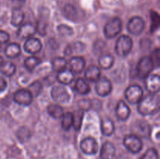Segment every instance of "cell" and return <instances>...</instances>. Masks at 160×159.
Returning <instances> with one entry per match:
<instances>
[{"instance_id":"42","label":"cell","mask_w":160,"mask_h":159,"mask_svg":"<svg viewBox=\"0 0 160 159\" xmlns=\"http://www.w3.org/2000/svg\"><path fill=\"white\" fill-rule=\"evenodd\" d=\"M7 87V82L3 77L0 76V93L4 91Z\"/></svg>"},{"instance_id":"37","label":"cell","mask_w":160,"mask_h":159,"mask_svg":"<svg viewBox=\"0 0 160 159\" xmlns=\"http://www.w3.org/2000/svg\"><path fill=\"white\" fill-rule=\"evenodd\" d=\"M57 31L60 35L62 37H66V36H71L73 34V28L70 26H67L66 24H60L57 26Z\"/></svg>"},{"instance_id":"31","label":"cell","mask_w":160,"mask_h":159,"mask_svg":"<svg viewBox=\"0 0 160 159\" xmlns=\"http://www.w3.org/2000/svg\"><path fill=\"white\" fill-rule=\"evenodd\" d=\"M61 121V127L64 130H69L73 126V117L72 112H67L62 115Z\"/></svg>"},{"instance_id":"38","label":"cell","mask_w":160,"mask_h":159,"mask_svg":"<svg viewBox=\"0 0 160 159\" xmlns=\"http://www.w3.org/2000/svg\"><path fill=\"white\" fill-rule=\"evenodd\" d=\"M139 159H159L157 150L153 147L149 148L142 157H139Z\"/></svg>"},{"instance_id":"18","label":"cell","mask_w":160,"mask_h":159,"mask_svg":"<svg viewBox=\"0 0 160 159\" xmlns=\"http://www.w3.org/2000/svg\"><path fill=\"white\" fill-rule=\"evenodd\" d=\"M101 71L99 67L95 65H92L88 67L84 71V78L90 82H96L100 78Z\"/></svg>"},{"instance_id":"2","label":"cell","mask_w":160,"mask_h":159,"mask_svg":"<svg viewBox=\"0 0 160 159\" xmlns=\"http://www.w3.org/2000/svg\"><path fill=\"white\" fill-rule=\"evenodd\" d=\"M122 23L121 19L119 17H114L106 23L105 25L103 33L106 38L111 39L117 37L122 31Z\"/></svg>"},{"instance_id":"13","label":"cell","mask_w":160,"mask_h":159,"mask_svg":"<svg viewBox=\"0 0 160 159\" xmlns=\"http://www.w3.org/2000/svg\"><path fill=\"white\" fill-rule=\"evenodd\" d=\"M145 87L150 94H156L160 89V77L158 74L149 75L145 78Z\"/></svg>"},{"instance_id":"23","label":"cell","mask_w":160,"mask_h":159,"mask_svg":"<svg viewBox=\"0 0 160 159\" xmlns=\"http://www.w3.org/2000/svg\"><path fill=\"white\" fill-rule=\"evenodd\" d=\"M48 11H47V12L45 13V15H44V13L42 12V16L39 18L38 21L37 25H36V30H37V32H38V34L42 36H45L47 33V26H48Z\"/></svg>"},{"instance_id":"29","label":"cell","mask_w":160,"mask_h":159,"mask_svg":"<svg viewBox=\"0 0 160 159\" xmlns=\"http://www.w3.org/2000/svg\"><path fill=\"white\" fill-rule=\"evenodd\" d=\"M67 62L65 58L63 57H56L53 59L52 62V67L54 72L59 73L62 70H65L67 67Z\"/></svg>"},{"instance_id":"32","label":"cell","mask_w":160,"mask_h":159,"mask_svg":"<svg viewBox=\"0 0 160 159\" xmlns=\"http://www.w3.org/2000/svg\"><path fill=\"white\" fill-rule=\"evenodd\" d=\"M84 112L83 110H78L75 111L73 113V129L75 130L78 131L80 130L81 127V125H82V121H83V117H84Z\"/></svg>"},{"instance_id":"43","label":"cell","mask_w":160,"mask_h":159,"mask_svg":"<svg viewBox=\"0 0 160 159\" xmlns=\"http://www.w3.org/2000/svg\"><path fill=\"white\" fill-rule=\"evenodd\" d=\"M4 59H3V58L2 57V56H0V66H1L2 65V64L3 63V62H4Z\"/></svg>"},{"instance_id":"17","label":"cell","mask_w":160,"mask_h":159,"mask_svg":"<svg viewBox=\"0 0 160 159\" xmlns=\"http://www.w3.org/2000/svg\"><path fill=\"white\" fill-rule=\"evenodd\" d=\"M116 148L112 143L109 141L105 142L102 144L100 151L101 159H112L115 157Z\"/></svg>"},{"instance_id":"8","label":"cell","mask_w":160,"mask_h":159,"mask_svg":"<svg viewBox=\"0 0 160 159\" xmlns=\"http://www.w3.org/2000/svg\"><path fill=\"white\" fill-rule=\"evenodd\" d=\"M51 96L59 104H66L70 101V94L64 86H55L51 90Z\"/></svg>"},{"instance_id":"12","label":"cell","mask_w":160,"mask_h":159,"mask_svg":"<svg viewBox=\"0 0 160 159\" xmlns=\"http://www.w3.org/2000/svg\"><path fill=\"white\" fill-rule=\"evenodd\" d=\"M42 44L41 41L38 38L36 37H30L23 45V49L26 52L29 53V54H37L39 51L42 50Z\"/></svg>"},{"instance_id":"20","label":"cell","mask_w":160,"mask_h":159,"mask_svg":"<svg viewBox=\"0 0 160 159\" xmlns=\"http://www.w3.org/2000/svg\"><path fill=\"white\" fill-rule=\"evenodd\" d=\"M5 55L9 59H15L18 57L21 52L20 45L17 43H10L5 48Z\"/></svg>"},{"instance_id":"30","label":"cell","mask_w":160,"mask_h":159,"mask_svg":"<svg viewBox=\"0 0 160 159\" xmlns=\"http://www.w3.org/2000/svg\"><path fill=\"white\" fill-rule=\"evenodd\" d=\"M135 131L141 137H147L149 136L150 132H151V128L148 123L144 121H141L136 125Z\"/></svg>"},{"instance_id":"45","label":"cell","mask_w":160,"mask_h":159,"mask_svg":"<svg viewBox=\"0 0 160 159\" xmlns=\"http://www.w3.org/2000/svg\"><path fill=\"white\" fill-rule=\"evenodd\" d=\"M0 52H1V46H0Z\"/></svg>"},{"instance_id":"3","label":"cell","mask_w":160,"mask_h":159,"mask_svg":"<svg viewBox=\"0 0 160 159\" xmlns=\"http://www.w3.org/2000/svg\"><path fill=\"white\" fill-rule=\"evenodd\" d=\"M133 48V41L128 35H122L117 39L115 45V51L120 57L127 56Z\"/></svg>"},{"instance_id":"21","label":"cell","mask_w":160,"mask_h":159,"mask_svg":"<svg viewBox=\"0 0 160 159\" xmlns=\"http://www.w3.org/2000/svg\"><path fill=\"white\" fill-rule=\"evenodd\" d=\"M101 130L103 135L106 137H110L115 130L113 121L109 118L103 119L101 123Z\"/></svg>"},{"instance_id":"15","label":"cell","mask_w":160,"mask_h":159,"mask_svg":"<svg viewBox=\"0 0 160 159\" xmlns=\"http://www.w3.org/2000/svg\"><path fill=\"white\" fill-rule=\"evenodd\" d=\"M37 32L36 26L31 23H27L24 24H21L20 26L18 31H17V35L20 38H30L32 37L35 33Z\"/></svg>"},{"instance_id":"16","label":"cell","mask_w":160,"mask_h":159,"mask_svg":"<svg viewBox=\"0 0 160 159\" xmlns=\"http://www.w3.org/2000/svg\"><path fill=\"white\" fill-rule=\"evenodd\" d=\"M130 114H131V109L126 102L123 100L119 101L116 107V115L117 118L122 121H126L129 118Z\"/></svg>"},{"instance_id":"44","label":"cell","mask_w":160,"mask_h":159,"mask_svg":"<svg viewBox=\"0 0 160 159\" xmlns=\"http://www.w3.org/2000/svg\"><path fill=\"white\" fill-rule=\"evenodd\" d=\"M118 159H128L126 157H122V156H120V157H119Z\"/></svg>"},{"instance_id":"7","label":"cell","mask_w":160,"mask_h":159,"mask_svg":"<svg viewBox=\"0 0 160 159\" xmlns=\"http://www.w3.org/2000/svg\"><path fill=\"white\" fill-rule=\"evenodd\" d=\"M145 26V21L142 17H133L128 21V31L132 35L138 36L143 32Z\"/></svg>"},{"instance_id":"6","label":"cell","mask_w":160,"mask_h":159,"mask_svg":"<svg viewBox=\"0 0 160 159\" xmlns=\"http://www.w3.org/2000/svg\"><path fill=\"white\" fill-rule=\"evenodd\" d=\"M124 96L127 101L131 104H138L143 98V90L138 85L129 86L124 92Z\"/></svg>"},{"instance_id":"4","label":"cell","mask_w":160,"mask_h":159,"mask_svg":"<svg viewBox=\"0 0 160 159\" xmlns=\"http://www.w3.org/2000/svg\"><path fill=\"white\" fill-rule=\"evenodd\" d=\"M154 70V65L151 58L144 56L138 62L137 65V74L140 79H145Z\"/></svg>"},{"instance_id":"22","label":"cell","mask_w":160,"mask_h":159,"mask_svg":"<svg viewBox=\"0 0 160 159\" xmlns=\"http://www.w3.org/2000/svg\"><path fill=\"white\" fill-rule=\"evenodd\" d=\"M74 89L79 94L85 95L90 92L91 88L87 80L83 78H78L74 84Z\"/></svg>"},{"instance_id":"26","label":"cell","mask_w":160,"mask_h":159,"mask_svg":"<svg viewBox=\"0 0 160 159\" xmlns=\"http://www.w3.org/2000/svg\"><path fill=\"white\" fill-rule=\"evenodd\" d=\"M63 15L70 21H76L78 18V9L71 4H67L64 6Z\"/></svg>"},{"instance_id":"33","label":"cell","mask_w":160,"mask_h":159,"mask_svg":"<svg viewBox=\"0 0 160 159\" xmlns=\"http://www.w3.org/2000/svg\"><path fill=\"white\" fill-rule=\"evenodd\" d=\"M42 61L38 57L36 56H30L28 57L24 61V66L29 71H33L36 66L41 64Z\"/></svg>"},{"instance_id":"5","label":"cell","mask_w":160,"mask_h":159,"mask_svg":"<svg viewBox=\"0 0 160 159\" xmlns=\"http://www.w3.org/2000/svg\"><path fill=\"white\" fill-rule=\"evenodd\" d=\"M123 145L130 152L133 154L139 153L143 147V143L140 137L134 134L127 135L123 139Z\"/></svg>"},{"instance_id":"11","label":"cell","mask_w":160,"mask_h":159,"mask_svg":"<svg viewBox=\"0 0 160 159\" xmlns=\"http://www.w3.org/2000/svg\"><path fill=\"white\" fill-rule=\"evenodd\" d=\"M32 94L28 89L18 90L13 95V100L20 105L29 106L33 101Z\"/></svg>"},{"instance_id":"34","label":"cell","mask_w":160,"mask_h":159,"mask_svg":"<svg viewBox=\"0 0 160 159\" xmlns=\"http://www.w3.org/2000/svg\"><path fill=\"white\" fill-rule=\"evenodd\" d=\"M151 26H150V31L153 33L159 28L160 24V17L157 12L152 11L151 12Z\"/></svg>"},{"instance_id":"40","label":"cell","mask_w":160,"mask_h":159,"mask_svg":"<svg viewBox=\"0 0 160 159\" xmlns=\"http://www.w3.org/2000/svg\"><path fill=\"white\" fill-rule=\"evenodd\" d=\"M13 9H21L26 0H9Z\"/></svg>"},{"instance_id":"28","label":"cell","mask_w":160,"mask_h":159,"mask_svg":"<svg viewBox=\"0 0 160 159\" xmlns=\"http://www.w3.org/2000/svg\"><path fill=\"white\" fill-rule=\"evenodd\" d=\"M47 112H48V115L56 119H59L62 118L64 114L63 108L59 104H49L47 107Z\"/></svg>"},{"instance_id":"19","label":"cell","mask_w":160,"mask_h":159,"mask_svg":"<svg viewBox=\"0 0 160 159\" xmlns=\"http://www.w3.org/2000/svg\"><path fill=\"white\" fill-rule=\"evenodd\" d=\"M56 78H57V80L62 85H69L74 80V73L70 70L65 69L58 73Z\"/></svg>"},{"instance_id":"14","label":"cell","mask_w":160,"mask_h":159,"mask_svg":"<svg viewBox=\"0 0 160 159\" xmlns=\"http://www.w3.org/2000/svg\"><path fill=\"white\" fill-rule=\"evenodd\" d=\"M85 64L86 62L84 58L81 56H74L71 58L69 62L70 70L73 72L74 74H80L85 69Z\"/></svg>"},{"instance_id":"27","label":"cell","mask_w":160,"mask_h":159,"mask_svg":"<svg viewBox=\"0 0 160 159\" xmlns=\"http://www.w3.org/2000/svg\"><path fill=\"white\" fill-rule=\"evenodd\" d=\"M16 70H17V68H16L15 64L11 62L4 61V62L0 66V73L6 76H13L16 73Z\"/></svg>"},{"instance_id":"24","label":"cell","mask_w":160,"mask_h":159,"mask_svg":"<svg viewBox=\"0 0 160 159\" xmlns=\"http://www.w3.org/2000/svg\"><path fill=\"white\" fill-rule=\"evenodd\" d=\"M114 57L110 54L102 55L98 58V65L103 70H109L113 65Z\"/></svg>"},{"instance_id":"41","label":"cell","mask_w":160,"mask_h":159,"mask_svg":"<svg viewBox=\"0 0 160 159\" xmlns=\"http://www.w3.org/2000/svg\"><path fill=\"white\" fill-rule=\"evenodd\" d=\"M9 41V34L4 31H0V44L6 43Z\"/></svg>"},{"instance_id":"10","label":"cell","mask_w":160,"mask_h":159,"mask_svg":"<svg viewBox=\"0 0 160 159\" xmlns=\"http://www.w3.org/2000/svg\"><path fill=\"white\" fill-rule=\"evenodd\" d=\"M112 83L108 78L102 76L96 81L95 90L100 97H106L112 92Z\"/></svg>"},{"instance_id":"35","label":"cell","mask_w":160,"mask_h":159,"mask_svg":"<svg viewBox=\"0 0 160 159\" xmlns=\"http://www.w3.org/2000/svg\"><path fill=\"white\" fill-rule=\"evenodd\" d=\"M28 90L31 92V94H32L33 97H38L40 94L41 92H42V86L40 82L36 81V82L32 83V84L29 86Z\"/></svg>"},{"instance_id":"1","label":"cell","mask_w":160,"mask_h":159,"mask_svg":"<svg viewBox=\"0 0 160 159\" xmlns=\"http://www.w3.org/2000/svg\"><path fill=\"white\" fill-rule=\"evenodd\" d=\"M160 100L159 92L151 94L142 99L138 104V110L142 115H151L157 113L159 110Z\"/></svg>"},{"instance_id":"25","label":"cell","mask_w":160,"mask_h":159,"mask_svg":"<svg viewBox=\"0 0 160 159\" xmlns=\"http://www.w3.org/2000/svg\"><path fill=\"white\" fill-rule=\"evenodd\" d=\"M24 19V13L21 9H13L11 16V24L13 26H20Z\"/></svg>"},{"instance_id":"36","label":"cell","mask_w":160,"mask_h":159,"mask_svg":"<svg viewBox=\"0 0 160 159\" xmlns=\"http://www.w3.org/2000/svg\"><path fill=\"white\" fill-rule=\"evenodd\" d=\"M17 136L19 140H20V141H21L22 143H24L25 141H27L30 138V137H31V132H30V130L28 128L22 127L20 129H19Z\"/></svg>"},{"instance_id":"39","label":"cell","mask_w":160,"mask_h":159,"mask_svg":"<svg viewBox=\"0 0 160 159\" xmlns=\"http://www.w3.org/2000/svg\"><path fill=\"white\" fill-rule=\"evenodd\" d=\"M152 61L153 62V65H154V68H156V67H159V64H160V50L159 48H156V50L152 52L151 56Z\"/></svg>"},{"instance_id":"9","label":"cell","mask_w":160,"mask_h":159,"mask_svg":"<svg viewBox=\"0 0 160 159\" xmlns=\"http://www.w3.org/2000/svg\"><path fill=\"white\" fill-rule=\"evenodd\" d=\"M80 147L84 154L88 155H93L98 152V144L95 138L88 137L81 140Z\"/></svg>"}]
</instances>
